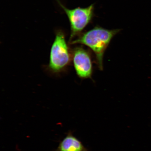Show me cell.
<instances>
[{
  "mask_svg": "<svg viewBox=\"0 0 151 151\" xmlns=\"http://www.w3.org/2000/svg\"><path fill=\"white\" fill-rule=\"evenodd\" d=\"M73 65L77 74L82 78H89L92 75L91 58L86 50L81 47L75 49L73 52Z\"/></svg>",
  "mask_w": 151,
  "mask_h": 151,
  "instance_id": "cell-4",
  "label": "cell"
},
{
  "mask_svg": "<svg viewBox=\"0 0 151 151\" xmlns=\"http://www.w3.org/2000/svg\"><path fill=\"white\" fill-rule=\"evenodd\" d=\"M57 1L69 19L71 31L69 40L71 42L91 22L94 16V6L91 4L86 8L78 7L69 9L64 6L59 0Z\"/></svg>",
  "mask_w": 151,
  "mask_h": 151,
  "instance_id": "cell-3",
  "label": "cell"
},
{
  "mask_svg": "<svg viewBox=\"0 0 151 151\" xmlns=\"http://www.w3.org/2000/svg\"><path fill=\"white\" fill-rule=\"evenodd\" d=\"M55 151H87L82 143L70 132L60 143Z\"/></svg>",
  "mask_w": 151,
  "mask_h": 151,
  "instance_id": "cell-5",
  "label": "cell"
},
{
  "mask_svg": "<svg viewBox=\"0 0 151 151\" xmlns=\"http://www.w3.org/2000/svg\"><path fill=\"white\" fill-rule=\"evenodd\" d=\"M70 60L68 47L63 32L58 31L51 49L49 69L54 73H59L69 65Z\"/></svg>",
  "mask_w": 151,
  "mask_h": 151,
  "instance_id": "cell-2",
  "label": "cell"
},
{
  "mask_svg": "<svg viewBox=\"0 0 151 151\" xmlns=\"http://www.w3.org/2000/svg\"><path fill=\"white\" fill-rule=\"evenodd\" d=\"M120 30H109L96 26L70 42L71 45L81 44L89 47L95 54L99 68L103 69L104 54L113 37Z\"/></svg>",
  "mask_w": 151,
  "mask_h": 151,
  "instance_id": "cell-1",
  "label": "cell"
}]
</instances>
